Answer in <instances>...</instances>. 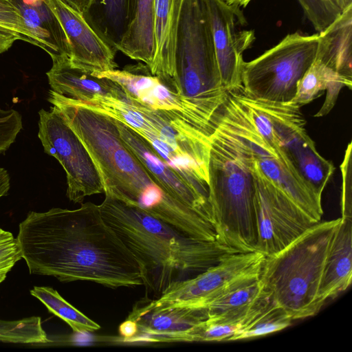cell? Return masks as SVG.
<instances>
[{"instance_id": "5", "label": "cell", "mask_w": 352, "mask_h": 352, "mask_svg": "<svg viewBox=\"0 0 352 352\" xmlns=\"http://www.w3.org/2000/svg\"><path fill=\"white\" fill-rule=\"evenodd\" d=\"M96 109L137 132L170 169L208 200L210 142L204 134L169 112L131 100L105 97Z\"/></svg>"}, {"instance_id": "20", "label": "cell", "mask_w": 352, "mask_h": 352, "mask_svg": "<svg viewBox=\"0 0 352 352\" xmlns=\"http://www.w3.org/2000/svg\"><path fill=\"white\" fill-rule=\"evenodd\" d=\"M318 34L315 59L352 80V5Z\"/></svg>"}, {"instance_id": "3", "label": "cell", "mask_w": 352, "mask_h": 352, "mask_svg": "<svg viewBox=\"0 0 352 352\" xmlns=\"http://www.w3.org/2000/svg\"><path fill=\"white\" fill-rule=\"evenodd\" d=\"M254 160L239 100L229 91L210 138L208 199L217 241L235 252L256 251Z\"/></svg>"}, {"instance_id": "7", "label": "cell", "mask_w": 352, "mask_h": 352, "mask_svg": "<svg viewBox=\"0 0 352 352\" xmlns=\"http://www.w3.org/2000/svg\"><path fill=\"white\" fill-rule=\"evenodd\" d=\"M318 42V33H289L257 58L244 61L241 85L245 92L259 100L289 102L315 58Z\"/></svg>"}, {"instance_id": "17", "label": "cell", "mask_w": 352, "mask_h": 352, "mask_svg": "<svg viewBox=\"0 0 352 352\" xmlns=\"http://www.w3.org/2000/svg\"><path fill=\"white\" fill-rule=\"evenodd\" d=\"M51 58L52 67L46 74L52 90L56 93L81 102L101 96L119 100L126 98L118 82L74 66L69 56L56 55Z\"/></svg>"}, {"instance_id": "10", "label": "cell", "mask_w": 352, "mask_h": 352, "mask_svg": "<svg viewBox=\"0 0 352 352\" xmlns=\"http://www.w3.org/2000/svg\"><path fill=\"white\" fill-rule=\"evenodd\" d=\"M265 258L258 251L230 254L195 276L175 283L159 298H151L153 304L200 309L228 290L259 278Z\"/></svg>"}, {"instance_id": "2", "label": "cell", "mask_w": 352, "mask_h": 352, "mask_svg": "<svg viewBox=\"0 0 352 352\" xmlns=\"http://www.w3.org/2000/svg\"><path fill=\"white\" fill-rule=\"evenodd\" d=\"M99 208L104 221L138 261L145 296L153 299L175 283L192 278L236 253L217 241L189 236L108 194Z\"/></svg>"}, {"instance_id": "30", "label": "cell", "mask_w": 352, "mask_h": 352, "mask_svg": "<svg viewBox=\"0 0 352 352\" xmlns=\"http://www.w3.org/2000/svg\"><path fill=\"white\" fill-rule=\"evenodd\" d=\"M22 127V117L18 111L0 108V154L15 141Z\"/></svg>"}, {"instance_id": "15", "label": "cell", "mask_w": 352, "mask_h": 352, "mask_svg": "<svg viewBox=\"0 0 352 352\" xmlns=\"http://www.w3.org/2000/svg\"><path fill=\"white\" fill-rule=\"evenodd\" d=\"M127 318L137 323L138 332L124 343H158L186 342L188 333L208 316L202 309L157 307L144 296L136 302Z\"/></svg>"}, {"instance_id": "9", "label": "cell", "mask_w": 352, "mask_h": 352, "mask_svg": "<svg viewBox=\"0 0 352 352\" xmlns=\"http://www.w3.org/2000/svg\"><path fill=\"white\" fill-rule=\"evenodd\" d=\"M38 115V137L45 152L55 157L66 173L69 199L82 204L87 196L104 193L93 159L58 110L54 107L50 111L42 109Z\"/></svg>"}, {"instance_id": "34", "label": "cell", "mask_w": 352, "mask_h": 352, "mask_svg": "<svg viewBox=\"0 0 352 352\" xmlns=\"http://www.w3.org/2000/svg\"><path fill=\"white\" fill-rule=\"evenodd\" d=\"M10 187V178L8 171L0 168V198L6 196Z\"/></svg>"}, {"instance_id": "22", "label": "cell", "mask_w": 352, "mask_h": 352, "mask_svg": "<svg viewBox=\"0 0 352 352\" xmlns=\"http://www.w3.org/2000/svg\"><path fill=\"white\" fill-rule=\"evenodd\" d=\"M116 50L151 65L155 52L154 0H137L131 22Z\"/></svg>"}, {"instance_id": "19", "label": "cell", "mask_w": 352, "mask_h": 352, "mask_svg": "<svg viewBox=\"0 0 352 352\" xmlns=\"http://www.w3.org/2000/svg\"><path fill=\"white\" fill-rule=\"evenodd\" d=\"M184 2L154 0L155 52L149 68L153 74L174 85L175 42Z\"/></svg>"}, {"instance_id": "26", "label": "cell", "mask_w": 352, "mask_h": 352, "mask_svg": "<svg viewBox=\"0 0 352 352\" xmlns=\"http://www.w3.org/2000/svg\"><path fill=\"white\" fill-rule=\"evenodd\" d=\"M0 342L13 344H45L50 342L39 316L19 320L0 319Z\"/></svg>"}, {"instance_id": "4", "label": "cell", "mask_w": 352, "mask_h": 352, "mask_svg": "<svg viewBox=\"0 0 352 352\" xmlns=\"http://www.w3.org/2000/svg\"><path fill=\"white\" fill-rule=\"evenodd\" d=\"M341 218L318 222L282 250L265 256L259 275L271 300L293 318L316 315L324 263Z\"/></svg>"}, {"instance_id": "8", "label": "cell", "mask_w": 352, "mask_h": 352, "mask_svg": "<svg viewBox=\"0 0 352 352\" xmlns=\"http://www.w3.org/2000/svg\"><path fill=\"white\" fill-rule=\"evenodd\" d=\"M256 251L265 256L284 249L316 222L267 177L254 160Z\"/></svg>"}, {"instance_id": "14", "label": "cell", "mask_w": 352, "mask_h": 352, "mask_svg": "<svg viewBox=\"0 0 352 352\" xmlns=\"http://www.w3.org/2000/svg\"><path fill=\"white\" fill-rule=\"evenodd\" d=\"M60 21L71 45L70 63L91 73L118 68L116 50L102 36L63 0H43Z\"/></svg>"}, {"instance_id": "37", "label": "cell", "mask_w": 352, "mask_h": 352, "mask_svg": "<svg viewBox=\"0 0 352 352\" xmlns=\"http://www.w3.org/2000/svg\"><path fill=\"white\" fill-rule=\"evenodd\" d=\"M339 8L342 11L350 5H352V0H334Z\"/></svg>"}, {"instance_id": "27", "label": "cell", "mask_w": 352, "mask_h": 352, "mask_svg": "<svg viewBox=\"0 0 352 352\" xmlns=\"http://www.w3.org/2000/svg\"><path fill=\"white\" fill-rule=\"evenodd\" d=\"M0 25L16 34L21 41L47 52L46 45L28 28L16 0H0Z\"/></svg>"}, {"instance_id": "6", "label": "cell", "mask_w": 352, "mask_h": 352, "mask_svg": "<svg viewBox=\"0 0 352 352\" xmlns=\"http://www.w3.org/2000/svg\"><path fill=\"white\" fill-rule=\"evenodd\" d=\"M177 93L212 134L228 98L203 0H184L175 48Z\"/></svg>"}, {"instance_id": "24", "label": "cell", "mask_w": 352, "mask_h": 352, "mask_svg": "<svg viewBox=\"0 0 352 352\" xmlns=\"http://www.w3.org/2000/svg\"><path fill=\"white\" fill-rule=\"evenodd\" d=\"M30 294L39 300L50 313L65 321L75 333H89L100 328L98 323L69 304L52 287L34 286Z\"/></svg>"}, {"instance_id": "31", "label": "cell", "mask_w": 352, "mask_h": 352, "mask_svg": "<svg viewBox=\"0 0 352 352\" xmlns=\"http://www.w3.org/2000/svg\"><path fill=\"white\" fill-rule=\"evenodd\" d=\"M351 142L346 149L340 165L342 177L341 206L342 219H352L351 212Z\"/></svg>"}, {"instance_id": "18", "label": "cell", "mask_w": 352, "mask_h": 352, "mask_svg": "<svg viewBox=\"0 0 352 352\" xmlns=\"http://www.w3.org/2000/svg\"><path fill=\"white\" fill-rule=\"evenodd\" d=\"M341 218V217H340ZM352 278V219L341 218L326 257L319 298L324 305L346 290Z\"/></svg>"}, {"instance_id": "1", "label": "cell", "mask_w": 352, "mask_h": 352, "mask_svg": "<svg viewBox=\"0 0 352 352\" xmlns=\"http://www.w3.org/2000/svg\"><path fill=\"white\" fill-rule=\"evenodd\" d=\"M16 239L30 274L111 288L143 285L138 261L94 203L31 211L19 224Z\"/></svg>"}, {"instance_id": "32", "label": "cell", "mask_w": 352, "mask_h": 352, "mask_svg": "<svg viewBox=\"0 0 352 352\" xmlns=\"http://www.w3.org/2000/svg\"><path fill=\"white\" fill-rule=\"evenodd\" d=\"M19 37L12 31L0 25V54L8 51Z\"/></svg>"}, {"instance_id": "13", "label": "cell", "mask_w": 352, "mask_h": 352, "mask_svg": "<svg viewBox=\"0 0 352 352\" xmlns=\"http://www.w3.org/2000/svg\"><path fill=\"white\" fill-rule=\"evenodd\" d=\"M91 74L118 82L128 99L154 110L179 114L195 129L210 137L192 107L162 77L153 74L147 65L139 62L122 69Z\"/></svg>"}, {"instance_id": "28", "label": "cell", "mask_w": 352, "mask_h": 352, "mask_svg": "<svg viewBox=\"0 0 352 352\" xmlns=\"http://www.w3.org/2000/svg\"><path fill=\"white\" fill-rule=\"evenodd\" d=\"M305 16L318 32L323 30L341 13L334 0H297Z\"/></svg>"}, {"instance_id": "23", "label": "cell", "mask_w": 352, "mask_h": 352, "mask_svg": "<svg viewBox=\"0 0 352 352\" xmlns=\"http://www.w3.org/2000/svg\"><path fill=\"white\" fill-rule=\"evenodd\" d=\"M137 0H91L85 19L117 51L133 19Z\"/></svg>"}, {"instance_id": "36", "label": "cell", "mask_w": 352, "mask_h": 352, "mask_svg": "<svg viewBox=\"0 0 352 352\" xmlns=\"http://www.w3.org/2000/svg\"><path fill=\"white\" fill-rule=\"evenodd\" d=\"M228 6L237 10L245 8L252 0H223Z\"/></svg>"}, {"instance_id": "35", "label": "cell", "mask_w": 352, "mask_h": 352, "mask_svg": "<svg viewBox=\"0 0 352 352\" xmlns=\"http://www.w3.org/2000/svg\"><path fill=\"white\" fill-rule=\"evenodd\" d=\"M72 8L83 14L91 0H63Z\"/></svg>"}, {"instance_id": "33", "label": "cell", "mask_w": 352, "mask_h": 352, "mask_svg": "<svg viewBox=\"0 0 352 352\" xmlns=\"http://www.w3.org/2000/svg\"><path fill=\"white\" fill-rule=\"evenodd\" d=\"M137 332V323L134 320L127 318L118 327V333L120 337L118 340L124 342L127 339L134 336Z\"/></svg>"}, {"instance_id": "12", "label": "cell", "mask_w": 352, "mask_h": 352, "mask_svg": "<svg viewBox=\"0 0 352 352\" xmlns=\"http://www.w3.org/2000/svg\"><path fill=\"white\" fill-rule=\"evenodd\" d=\"M217 59L223 85L228 91L241 85L243 54L252 45L253 30H239L245 19L241 10L228 6L223 0H203Z\"/></svg>"}, {"instance_id": "16", "label": "cell", "mask_w": 352, "mask_h": 352, "mask_svg": "<svg viewBox=\"0 0 352 352\" xmlns=\"http://www.w3.org/2000/svg\"><path fill=\"white\" fill-rule=\"evenodd\" d=\"M114 120L120 138L157 184L166 194L197 211L212 222L209 201L200 196L176 172L170 169L137 132L124 123L116 119Z\"/></svg>"}, {"instance_id": "29", "label": "cell", "mask_w": 352, "mask_h": 352, "mask_svg": "<svg viewBox=\"0 0 352 352\" xmlns=\"http://www.w3.org/2000/svg\"><path fill=\"white\" fill-rule=\"evenodd\" d=\"M22 258L16 238L12 233L0 227V283H1L17 261Z\"/></svg>"}, {"instance_id": "11", "label": "cell", "mask_w": 352, "mask_h": 352, "mask_svg": "<svg viewBox=\"0 0 352 352\" xmlns=\"http://www.w3.org/2000/svg\"><path fill=\"white\" fill-rule=\"evenodd\" d=\"M238 99L243 129L260 169L307 214L320 222L323 214L321 197L303 179L285 153L269 145L256 129L239 96Z\"/></svg>"}, {"instance_id": "21", "label": "cell", "mask_w": 352, "mask_h": 352, "mask_svg": "<svg viewBox=\"0 0 352 352\" xmlns=\"http://www.w3.org/2000/svg\"><path fill=\"white\" fill-rule=\"evenodd\" d=\"M351 79L339 74L314 58L298 82L296 94L289 102L300 107L320 96V92L326 91L324 102L314 115V117H322L333 108L340 90L344 87L351 89Z\"/></svg>"}, {"instance_id": "25", "label": "cell", "mask_w": 352, "mask_h": 352, "mask_svg": "<svg viewBox=\"0 0 352 352\" xmlns=\"http://www.w3.org/2000/svg\"><path fill=\"white\" fill-rule=\"evenodd\" d=\"M293 318L271 299L229 341L249 339L276 332L291 324Z\"/></svg>"}]
</instances>
